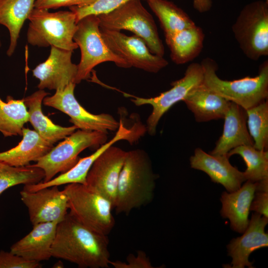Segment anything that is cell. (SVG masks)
Masks as SVG:
<instances>
[{
	"label": "cell",
	"instance_id": "33",
	"mask_svg": "<svg viewBox=\"0 0 268 268\" xmlns=\"http://www.w3.org/2000/svg\"><path fill=\"white\" fill-rule=\"evenodd\" d=\"M40 262L26 260L11 253L0 251V268H40Z\"/></svg>",
	"mask_w": 268,
	"mask_h": 268
},
{
	"label": "cell",
	"instance_id": "6",
	"mask_svg": "<svg viewBox=\"0 0 268 268\" xmlns=\"http://www.w3.org/2000/svg\"><path fill=\"white\" fill-rule=\"evenodd\" d=\"M73 40L80 48V60L74 81L75 84L88 79L93 69L99 64L111 62L120 67L129 68V64L115 54L101 35L97 15L86 16L77 22Z\"/></svg>",
	"mask_w": 268,
	"mask_h": 268
},
{
	"label": "cell",
	"instance_id": "34",
	"mask_svg": "<svg viewBox=\"0 0 268 268\" xmlns=\"http://www.w3.org/2000/svg\"><path fill=\"white\" fill-rule=\"evenodd\" d=\"M127 263L120 261H110V265L115 268H153L146 253L139 250L136 255L130 254L126 258Z\"/></svg>",
	"mask_w": 268,
	"mask_h": 268
},
{
	"label": "cell",
	"instance_id": "24",
	"mask_svg": "<svg viewBox=\"0 0 268 268\" xmlns=\"http://www.w3.org/2000/svg\"><path fill=\"white\" fill-rule=\"evenodd\" d=\"M23 138L16 146L0 152V161L10 166L23 167L37 161L47 154L54 144L43 138L35 130L23 128Z\"/></svg>",
	"mask_w": 268,
	"mask_h": 268
},
{
	"label": "cell",
	"instance_id": "13",
	"mask_svg": "<svg viewBox=\"0 0 268 268\" xmlns=\"http://www.w3.org/2000/svg\"><path fill=\"white\" fill-rule=\"evenodd\" d=\"M126 152L113 145L109 146L95 159L86 176L85 185L109 200L114 208Z\"/></svg>",
	"mask_w": 268,
	"mask_h": 268
},
{
	"label": "cell",
	"instance_id": "23",
	"mask_svg": "<svg viewBox=\"0 0 268 268\" xmlns=\"http://www.w3.org/2000/svg\"><path fill=\"white\" fill-rule=\"evenodd\" d=\"M49 94L43 89H39L23 99L28 108L29 122L35 131L45 140L54 144L71 134L78 129L73 125L62 127L55 124L42 110L44 98Z\"/></svg>",
	"mask_w": 268,
	"mask_h": 268
},
{
	"label": "cell",
	"instance_id": "35",
	"mask_svg": "<svg viewBox=\"0 0 268 268\" xmlns=\"http://www.w3.org/2000/svg\"><path fill=\"white\" fill-rule=\"evenodd\" d=\"M95 0H35L34 8L42 9H57L62 7L88 5Z\"/></svg>",
	"mask_w": 268,
	"mask_h": 268
},
{
	"label": "cell",
	"instance_id": "36",
	"mask_svg": "<svg viewBox=\"0 0 268 268\" xmlns=\"http://www.w3.org/2000/svg\"><path fill=\"white\" fill-rule=\"evenodd\" d=\"M268 192L255 191L250 206V210L254 211L268 218Z\"/></svg>",
	"mask_w": 268,
	"mask_h": 268
},
{
	"label": "cell",
	"instance_id": "28",
	"mask_svg": "<svg viewBox=\"0 0 268 268\" xmlns=\"http://www.w3.org/2000/svg\"><path fill=\"white\" fill-rule=\"evenodd\" d=\"M28 122L29 113L23 99L15 100L8 96L4 102L0 98V132L4 136L22 135Z\"/></svg>",
	"mask_w": 268,
	"mask_h": 268
},
{
	"label": "cell",
	"instance_id": "32",
	"mask_svg": "<svg viewBox=\"0 0 268 268\" xmlns=\"http://www.w3.org/2000/svg\"><path fill=\"white\" fill-rule=\"evenodd\" d=\"M130 0H95L92 3L85 6H71L69 8L75 13L77 22L83 17L89 15H98L111 12Z\"/></svg>",
	"mask_w": 268,
	"mask_h": 268
},
{
	"label": "cell",
	"instance_id": "22",
	"mask_svg": "<svg viewBox=\"0 0 268 268\" xmlns=\"http://www.w3.org/2000/svg\"><path fill=\"white\" fill-rule=\"evenodd\" d=\"M198 122L224 119L230 102L209 89L203 83L183 100Z\"/></svg>",
	"mask_w": 268,
	"mask_h": 268
},
{
	"label": "cell",
	"instance_id": "11",
	"mask_svg": "<svg viewBox=\"0 0 268 268\" xmlns=\"http://www.w3.org/2000/svg\"><path fill=\"white\" fill-rule=\"evenodd\" d=\"M76 84L71 82L64 89L56 90L50 96H46L43 104L67 115L78 129L108 133L117 130L118 122L111 115L106 113L93 114L85 109L76 99L74 91Z\"/></svg>",
	"mask_w": 268,
	"mask_h": 268
},
{
	"label": "cell",
	"instance_id": "17",
	"mask_svg": "<svg viewBox=\"0 0 268 268\" xmlns=\"http://www.w3.org/2000/svg\"><path fill=\"white\" fill-rule=\"evenodd\" d=\"M190 161L192 168L205 172L212 182L222 185L229 193L237 190L246 181L244 172L232 166L227 155H212L197 148Z\"/></svg>",
	"mask_w": 268,
	"mask_h": 268
},
{
	"label": "cell",
	"instance_id": "12",
	"mask_svg": "<svg viewBox=\"0 0 268 268\" xmlns=\"http://www.w3.org/2000/svg\"><path fill=\"white\" fill-rule=\"evenodd\" d=\"M100 31L109 48L123 59L130 67L157 73L168 64L163 57L152 53L146 43L134 35L130 36L119 31L101 28Z\"/></svg>",
	"mask_w": 268,
	"mask_h": 268
},
{
	"label": "cell",
	"instance_id": "19",
	"mask_svg": "<svg viewBox=\"0 0 268 268\" xmlns=\"http://www.w3.org/2000/svg\"><path fill=\"white\" fill-rule=\"evenodd\" d=\"M59 223L53 221L33 225L32 230L14 243L10 251L28 260L40 262L49 260Z\"/></svg>",
	"mask_w": 268,
	"mask_h": 268
},
{
	"label": "cell",
	"instance_id": "8",
	"mask_svg": "<svg viewBox=\"0 0 268 268\" xmlns=\"http://www.w3.org/2000/svg\"><path fill=\"white\" fill-rule=\"evenodd\" d=\"M235 38L244 54L257 61L268 55V1L248 3L232 27Z\"/></svg>",
	"mask_w": 268,
	"mask_h": 268
},
{
	"label": "cell",
	"instance_id": "15",
	"mask_svg": "<svg viewBox=\"0 0 268 268\" xmlns=\"http://www.w3.org/2000/svg\"><path fill=\"white\" fill-rule=\"evenodd\" d=\"M139 137V132L135 127L127 128L122 118L115 136L109 141L101 145L90 155L80 158L78 162L67 171L62 173L47 182H40L37 184L24 185V190L35 192L39 190L54 186L79 183L85 185L87 173L95 159L107 148L121 140H126L130 143L134 142Z\"/></svg>",
	"mask_w": 268,
	"mask_h": 268
},
{
	"label": "cell",
	"instance_id": "31",
	"mask_svg": "<svg viewBox=\"0 0 268 268\" xmlns=\"http://www.w3.org/2000/svg\"><path fill=\"white\" fill-rule=\"evenodd\" d=\"M249 132L253 146L259 150L268 147V101L266 100L246 110Z\"/></svg>",
	"mask_w": 268,
	"mask_h": 268
},
{
	"label": "cell",
	"instance_id": "38",
	"mask_svg": "<svg viewBox=\"0 0 268 268\" xmlns=\"http://www.w3.org/2000/svg\"><path fill=\"white\" fill-rule=\"evenodd\" d=\"M64 265L61 262H58L56 263L54 266V268H63Z\"/></svg>",
	"mask_w": 268,
	"mask_h": 268
},
{
	"label": "cell",
	"instance_id": "26",
	"mask_svg": "<svg viewBox=\"0 0 268 268\" xmlns=\"http://www.w3.org/2000/svg\"><path fill=\"white\" fill-rule=\"evenodd\" d=\"M35 0H0V24L8 30L10 42L6 52L11 56L16 47L21 29L34 8Z\"/></svg>",
	"mask_w": 268,
	"mask_h": 268
},
{
	"label": "cell",
	"instance_id": "20",
	"mask_svg": "<svg viewBox=\"0 0 268 268\" xmlns=\"http://www.w3.org/2000/svg\"><path fill=\"white\" fill-rule=\"evenodd\" d=\"M222 134L209 153L212 155H227L232 149L241 145H253V140L247 129L246 110L230 102L225 115Z\"/></svg>",
	"mask_w": 268,
	"mask_h": 268
},
{
	"label": "cell",
	"instance_id": "2",
	"mask_svg": "<svg viewBox=\"0 0 268 268\" xmlns=\"http://www.w3.org/2000/svg\"><path fill=\"white\" fill-rule=\"evenodd\" d=\"M157 178L150 159L144 150L127 151L118 181L116 213L128 214L133 209L150 203Z\"/></svg>",
	"mask_w": 268,
	"mask_h": 268
},
{
	"label": "cell",
	"instance_id": "18",
	"mask_svg": "<svg viewBox=\"0 0 268 268\" xmlns=\"http://www.w3.org/2000/svg\"><path fill=\"white\" fill-rule=\"evenodd\" d=\"M268 223V218L257 212L252 214L243 234L233 239L227 245L228 255L232 259L230 267L253 268V263L249 260L250 254L257 249L268 246V235L265 232Z\"/></svg>",
	"mask_w": 268,
	"mask_h": 268
},
{
	"label": "cell",
	"instance_id": "30",
	"mask_svg": "<svg viewBox=\"0 0 268 268\" xmlns=\"http://www.w3.org/2000/svg\"><path fill=\"white\" fill-rule=\"evenodd\" d=\"M44 176L42 169L31 165L14 167L0 161V196L16 185L38 183L44 179Z\"/></svg>",
	"mask_w": 268,
	"mask_h": 268
},
{
	"label": "cell",
	"instance_id": "37",
	"mask_svg": "<svg viewBox=\"0 0 268 268\" xmlns=\"http://www.w3.org/2000/svg\"><path fill=\"white\" fill-rule=\"evenodd\" d=\"M211 0H193V7L198 12L204 13L209 11L212 6Z\"/></svg>",
	"mask_w": 268,
	"mask_h": 268
},
{
	"label": "cell",
	"instance_id": "4",
	"mask_svg": "<svg viewBox=\"0 0 268 268\" xmlns=\"http://www.w3.org/2000/svg\"><path fill=\"white\" fill-rule=\"evenodd\" d=\"M27 40L33 46H54L73 51L78 47L73 40L77 28L75 13L71 11L50 12L34 9L30 14Z\"/></svg>",
	"mask_w": 268,
	"mask_h": 268
},
{
	"label": "cell",
	"instance_id": "14",
	"mask_svg": "<svg viewBox=\"0 0 268 268\" xmlns=\"http://www.w3.org/2000/svg\"><path fill=\"white\" fill-rule=\"evenodd\" d=\"M59 186L46 188L35 192L22 190L21 200L28 211L33 225L40 223L62 221L67 214L68 199Z\"/></svg>",
	"mask_w": 268,
	"mask_h": 268
},
{
	"label": "cell",
	"instance_id": "40",
	"mask_svg": "<svg viewBox=\"0 0 268 268\" xmlns=\"http://www.w3.org/2000/svg\"><path fill=\"white\" fill-rule=\"evenodd\" d=\"M266 1H268V0H266Z\"/></svg>",
	"mask_w": 268,
	"mask_h": 268
},
{
	"label": "cell",
	"instance_id": "21",
	"mask_svg": "<svg viewBox=\"0 0 268 268\" xmlns=\"http://www.w3.org/2000/svg\"><path fill=\"white\" fill-rule=\"evenodd\" d=\"M256 186V182L247 180L237 190L223 192L221 195V214L229 220L231 227L237 232L243 233L249 224L250 206Z\"/></svg>",
	"mask_w": 268,
	"mask_h": 268
},
{
	"label": "cell",
	"instance_id": "29",
	"mask_svg": "<svg viewBox=\"0 0 268 268\" xmlns=\"http://www.w3.org/2000/svg\"><path fill=\"white\" fill-rule=\"evenodd\" d=\"M240 155L246 163L244 172L246 181L258 182L268 179V151L255 148L253 145H241L231 149L227 154Z\"/></svg>",
	"mask_w": 268,
	"mask_h": 268
},
{
	"label": "cell",
	"instance_id": "1",
	"mask_svg": "<svg viewBox=\"0 0 268 268\" xmlns=\"http://www.w3.org/2000/svg\"><path fill=\"white\" fill-rule=\"evenodd\" d=\"M108 244L107 235L85 226L69 212L58 224L51 255L79 268H107L111 261Z\"/></svg>",
	"mask_w": 268,
	"mask_h": 268
},
{
	"label": "cell",
	"instance_id": "27",
	"mask_svg": "<svg viewBox=\"0 0 268 268\" xmlns=\"http://www.w3.org/2000/svg\"><path fill=\"white\" fill-rule=\"evenodd\" d=\"M147 1L158 18L165 35L196 25L187 13L171 1L147 0Z\"/></svg>",
	"mask_w": 268,
	"mask_h": 268
},
{
	"label": "cell",
	"instance_id": "3",
	"mask_svg": "<svg viewBox=\"0 0 268 268\" xmlns=\"http://www.w3.org/2000/svg\"><path fill=\"white\" fill-rule=\"evenodd\" d=\"M203 71V84L209 89L245 110L267 100L268 97V61L260 66L258 74L233 80L219 77L217 65L206 58L201 63Z\"/></svg>",
	"mask_w": 268,
	"mask_h": 268
},
{
	"label": "cell",
	"instance_id": "25",
	"mask_svg": "<svg viewBox=\"0 0 268 268\" xmlns=\"http://www.w3.org/2000/svg\"><path fill=\"white\" fill-rule=\"evenodd\" d=\"M170 51V57L176 64H184L196 58L203 47L204 34L201 27L195 25L165 35Z\"/></svg>",
	"mask_w": 268,
	"mask_h": 268
},
{
	"label": "cell",
	"instance_id": "16",
	"mask_svg": "<svg viewBox=\"0 0 268 268\" xmlns=\"http://www.w3.org/2000/svg\"><path fill=\"white\" fill-rule=\"evenodd\" d=\"M72 52L51 47L47 60L32 70L33 75L39 80L37 86L39 89L57 90L64 89L71 82L74 83L77 66L71 61Z\"/></svg>",
	"mask_w": 268,
	"mask_h": 268
},
{
	"label": "cell",
	"instance_id": "5",
	"mask_svg": "<svg viewBox=\"0 0 268 268\" xmlns=\"http://www.w3.org/2000/svg\"><path fill=\"white\" fill-rule=\"evenodd\" d=\"M97 16L100 28L131 31L146 43L152 53L163 57L164 47L155 21L140 0H131L111 12Z\"/></svg>",
	"mask_w": 268,
	"mask_h": 268
},
{
	"label": "cell",
	"instance_id": "9",
	"mask_svg": "<svg viewBox=\"0 0 268 268\" xmlns=\"http://www.w3.org/2000/svg\"><path fill=\"white\" fill-rule=\"evenodd\" d=\"M107 134L77 129L31 165L43 170L42 182H47L58 173H64L73 167L80 159L79 154L86 148L98 149L106 143Z\"/></svg>",
	"mask_w": 268,
	"mask_h": 268
},
{
	"label": "cell",
	"instance_id": "39",
	"mask_svg": "<svg viewBox=\"0 0 268 268\" xmlns=\"http://www.w3.org/2000/svg\"><path fill=\"white\" fill-rule=\"evenodd\" d=\"M1 45H2V44H1V42L0 39V48L1 47Z\"/></svg>",
	"mask_w": 268,
	"mask_h": 268
},
{
	"label": "cell",
	"instance_id": "7",
	"mask_svg": "<svg viewBox=\"0 0 268 268\" xmlns=\"http://www.w3.org/2000/svg\"><path fill=\"white\" fill-rule=\"evenodd\" d=\"M69 213L79 222L99 233L108 235L115 224L112 202L101 195L79 183L67 184L64 189Z\"/></svg>",
	"mask_w": 268,
	"mask_h": 268
},
{
	"label": "cell",
	"instance_id": "10",
	"mask_svg": "<svg viewBox=\"0 0 268 268\" xmlns=\"http://www.w3.org/2000/svg\"><path fill=\"white\" fill-rule=\"evenodd\" d=\"M203 71L201 64L193 63L187 67L184 76L171 83L172 88L159 95L142 98L129 94L131 101L137 106L150 105L152 111L146 120V130L151 135L156 134L161 117L175 104L183 101L193 90L202 83Z\"/></svg>",
	"mask_w": 268,
	"mask_h": 268
}]
</instances>
